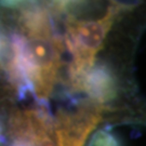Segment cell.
<instances>
[{
	"mask_svg": "<svg viewBox=\"0 0 146 146\" xmlns=\"http://www.w3.org/2000/svg\"><path fill=\"white\" fill-rule=\"evenodd\" d=\"M11 146H34L31 142L25 141V140H19V139H15L14 142L11 144Z\"/></svg>",
	"mask_w": 146,
	"mask_h": 146,
	"instance_id": "cell-6",
	"label": "cell"
},
{
	"mask_svg": "<svg viewBox=\"0 0 146 146\" xmlns=\"http://www.w3.org/2000/svg\"><path fill=\"white\" fill-rule=\"evenodd\" d=\"M121 10L120 5H114L101 19L75 22L67 27L65 43L74 58L70 69L74 86L94 64L96 53L102 48L107 33Z\"/></svg>",
	"mask_w": 146,
	"mask_h": 146,
	"instance_id": "cell-1",
	"label": "cell"
},
{
	"mask_svg": "<svg viewBox=\"0 0 146 146\" xmlns=\"http://www.w3.org/2000/svg\"><path fill=\"white\" fill-rule=\"evenodd\" d=\"M96 103H107L116 96V77L105 64L92 65L74 86Z\"/></svg>",
	"mask_w": 146,
	"mask_h": 146,
	"instance_id": "cell-3",
	"label": "cell"
},
{
	"mask_svg": "<svg viewBox=\"0 0 146 146\" xmlns=\"http://www.w3.org/2000/svg\"><path fill=\"white\" fill-rule=\"evenodd\" d=\"M51 3L54 7H56L58 10H64L65 8H67L69 5H75L79 0H50Z\"/></svg>",
	"mask_w": 146,
	"mask_h": 146,
	"instance_id": "cell-5",
	"label": "cell"
},
{
	"mask_svg": "<svg viewBox=\"0 0 146 146\" xmlns=\"http://www.w3.org/2000/svg\"><path fill=\"white\" fill-rule=\"evenodd\" d=\"M100 121L98 108H84L73 115L61 114L55 125L58 146H84L90 132Z\"/></svg>",
	"mask_w": 146,
	"mask_h": 146,
	"instance_id": "cell-2",
	"label": "cell"
},
{
	"mask_svg": "<svg viewBox=\"0 0 146 146\" xmlns=\"http://www.w3.org/2000/svg\"><path fill=\"white\" fill-rule=\"evenodd\" d=\"M2 141V125H1V122H0V142Z\"/></svg>",
	"mask_w": 146,
	"mask_h": 146,
	"instance_id": "cell-8",
	"label": "cell"
},
{
	"mask_svg": "<svg viewBox=\"0 0 146 146\" xmlns=\"http://www.w3.org/2000/svg\"><path fill=\"white\" fill-rule=\"evenodd\" d=\"M91 146H122V143L119 137H117L110 130L103 129L94 134Z\"/></svg>",
	"mask_w": 146,
	"mask_h": 146,
	"instance_id": "cell-4",
	"label": "cell"
},
{
	"mask_svg": "<svg viewBox=\"0 0 146 146\" xmlns=\"http://www.w3.org/2000/svg\"><path fill=\"white\" fill-rule=\"evenodd\" d=\"M3 50H5V42H3L2 37L0 36V61L2 58V55H3Z\"/></svg>",
	"mask_w": 146,
	"mask_h": 146,
	"instance_id": "cell-7",
	"label": "cell"
},
{
	"mask_svg": "<svg viewBox=\"0 0 146 146\" xmlns=\"http://www.w3.org/2000/svg\"><path fill=\"white\" fill-rule=\"evenodd\" d=\"M5 2H17V1H21V0H3Z\"/></svg>",
	"mask_w": 146,
	"mask_h": 146,
	"instance_id": "cell-9",
	"label": "cell"
}]
</instances>
